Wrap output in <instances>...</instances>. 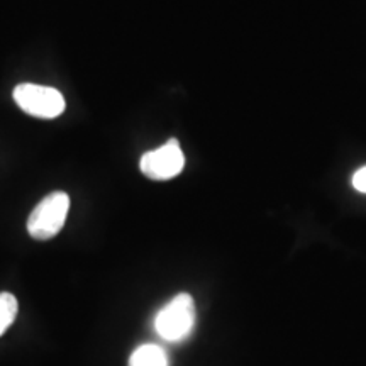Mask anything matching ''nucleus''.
Returning a JSON list of instances; mask_svg holds the SVG:
<instances>
[{"label":"nucleus","instance_id":"obj_4","mask_svg":"<svg viewBox=\"0 0 366 366\" xmlns=\"http://www.w3.org/2000/svg\"><path fill=\"white\" fill-rule=\"evenodd\" d=\"M185 167V154L177 139H170L159 148L148 151L141 157L139 168L151 180H170L180 175Z\"/></svg>","mask_w":366,"mask_h":366},{"label":"nucleus","instance_id":"obj_2","mask_svg":"<svg viewBox=\"0 0 366 366\" xmlns=\"http://www.w3.org/2000/svg\"><path fill=\"white\" fill-rule=\"evenodd\" d=\"M70 210V197L65 192H53L36 205L27 219V232L38 241L51 239L65 226Z\"/></svg>","mask_w":366,"mask_h":366},{"label":"nucleus","instance_id":"obj_3","mask_svg":"<svg viewBox=\"0 0 366 366\" xmlns=\"http://www.w3.org/2000/svg\"><path fill=\"white\" fill-rule=\"evenodd\" d=\"M14 100L26 114L39 119H54L61 116L66 104L61 92L53 86L21 84L14 89Z\"/></svg>","mask_w":366,"mask_h":366},{"label":"nucleus","instance_id":"obj_1","mask_svg":"<svg viewBox=\"0 0 366 366\" xmlns=\"http://www.w3.org/2000/svg\"><path fill=\"white\" fill-rule=\"evenodd\" d=\"M195 319V302L192 295L178 294L158 310L154 317V331L164 341H183L194 331Z\"/></svg>","mask_w":366,"mask_h":366},{"label":"nucleus","instance_id":"obj_5","mask_svg":"<svg viewBox=\"0 0 366 366\" xmlns=\"http://www.w3.org/2000/svg\"><path fill=\"white\" fill-rule=\"evenodd\" d=\"M129 366H168V358L159 346L143 345L132 351Z\"/></svg>","mask_w":366,"mask_h":366},{"label":"nucleus","instance_id":"obj_7","mask_svg":"<svg viewBox=\"0 0 366 366\" xmlns=\"http://www.w3.org/2000/svg\"><path fill=\"white\" fill-rule=\"evenodd\" d=\"M351 183H353V187L356 190L361 192V194H366V167L360 168V170L355 173Z\"/></svg>","mask_w":366,"mask_h":366},{"label":"nucleus","instance_id":"obj_6","mask_svg":"<svg viewBox=\"0 0 366 366\" xmlns=\"http://www.w3.org/2000/svg\"><path fill=\"white\" fill-rule=\"evenodd\" d=\"M17 310H19V304L16 297L9 292H2L0 294V336L12 326Z\"/></svg>","mask_w":366,"mask_h":366}]
</instances>
